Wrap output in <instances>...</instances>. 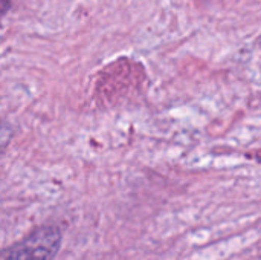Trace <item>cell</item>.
Wrapping results in <instances>:
<instances>
[{
  "label": "cell",
  "mask_w": 261,
  "mask_h": 260,
  "mask_svg": "<svg viewBox=\"0 0 261 260\" xmlns=\"http://www.w3.org/2000/svg\"><path fill=\"white\" fill-rule=\"evenodd\" d=\"M2 260H38V257L28 241L21 239L2 253Z\"/></svg>",
  "instance_id": "6da1fadb"
}]
</instances>
